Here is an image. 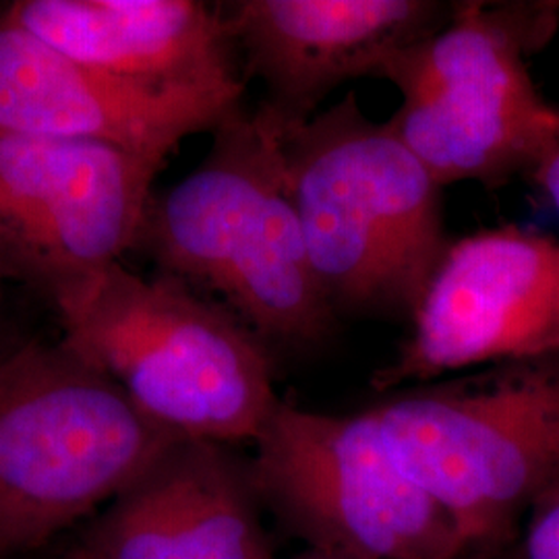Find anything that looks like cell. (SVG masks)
<instances>
[{
  "label": "cell",
  "instance_id": "6da1fadb",
  "mask_svg": "<svg viewBox=\"0 0 559 559\" xmlns=\"http://www.w3.org/2000/svg\"><path fill=\"white\" fill-rule=\"evenodd\" d=\"M212 135L200 166L154 195L135 249L160 274L216 295L270 353L313 350L340 320L309 261L282 127L242 104Z\"/></svg>",
  "mask_w": 559,
  "mask_h": 559
},
{
  "label": "cell",
  "instance_id": "7a4b0ae2",
  "mask_svg": "<svg viewBox=\"0 0 559 559\" xmlns=\"http://www.w3.org/2000/svg\"><path fill=\"white\" fill-rule=\"evenodd\" d=\"M288 191L338 320L411 323L450 237L443 187L355 94L282 129Z\"/></svg>",
  "mask_w": 559,
  "mask_h": 559
},
{
  "label": "cell",
  "instance_id": "3957f363",
  "mask_svg": "<svg viewBox=\"0 0 559 559\" xmlns=\"http://www.w3.org/2000/svg\"><path fill=\"white\" fill-rule=\"evenodd\" d=\"M62 342L177 440L253 443L278 408L272 353L182 280L112 263L55 299Z\"/></svg>",
  "mask_w": 559,
  "mask_h": 559
},
{
  "label": "cell",
  "instance_id": "277c9868",
  "mask_svg": "<svg viewBox=\"0 0 559 559\" xmlns=\"http://www.w3.org/2000/svg\"><path fill=\"white\" fill-rule=\"evenodd\" d=\"M367 411L466 554L559 487V350L406 385Z\"/></svg>",
  "mask_w": 559,
  "mask_h": 559
},
{
  "label": "cell",
  "instance_id": "5b68a950",
  "mask_svg": "<svg viewBox=\"0 0 559 559\" xmlns=\"http://www.w3.org/2000/svg\"><path fill=\"white\" fill-rule=\"evenodd\" d=\"M175 441L62 340L0 360V559L94 519Z\"/></svg>",
  "mask_w": 559,
  "mask_h": 559
},
{
  "label": "cell",
  "instance_id": "8992f818",
  "mask_svg": "<svg viewBox=\"0 0 559 559\" xmlns=\"http://www.w3.org/2000/svg\"><path fill=\"white\" fill-rule=\"evenodd\" d=\"M559 2H452L448 23L380 73L400 92L385 120L445 189H489L528 177L558 104L545 100L528 60L554 40Z\"/></svg>",
  "mask_w": 559,
  "mask_h": 559
},
{
  "label": "cell",
  "instance_id": "52a82bcc",
  "mask_svg": "<svg viewBox=\"0 0 559 559\" xmlns=\"http://www.w3.org/2000/svg\"><path fill=\"white\" fill-rule=\"evenodd\" d=\"M249 473L313 551L340 559H466L454 524L413 479L365 408L328 415L280 400Z\"/></svg>",
  "mask_w": 559,
  "mask_h": 559
},
{
  "label": "cell",
  "instance_id": "ba28073f",
  "mask_svg": "<svg viewBox=\"0 0 559 559\" xmlns=\"http://www.w3.org/2000/svg\"><path fill=\"white\" fill-rule=\"evenodd\" d=\"M164 164L0 129V272L55 300L138 247Z\"/></svg>",
  "mask_w": 559,
  "mask_h": 559
},
{
  "label": "cell",
  "instance_id": "9c48e42d",
  "mask_svg": "<svg viewBox=\"0 0 559 559\" xmlns=\"http://www.w3.org/2000/svg\"><path fill=\"white\" fill-rule=\"evenodd\" d=\"M559 350V239L519 224L450 240L394 357L392 392Z\"/></svg>",
  "mask_w": 559,
  "mask_h": 559
},
{
  "label": "cell",
  "instance_id": "30bf717a",
  "mask_svg": "<svg viewBox=\"0 0 559 559\" xmlns=\"http://www.w3.org/2000/svg\"><path fill=\"white\" fill-rule=\"evenodd\" d=\"M222 13L260 102L282 129L321 112L340 85L380 78L388 60L448 23L438 0H235Z\"/></svg>",
  "mask_w": 559,
  "mask_h": 559
},
{
  "label": "cell",
  "instance_id": "8fae6325",
  "mask_svg": "<svg viewBox=\"0 0 559 559\" xmlns=\"http://www.w3.org/2000/svg\"><path fill=\"white\" fill-rule=\"evenodd\" d=\"M245 90L156 87L83 64L0 13V129L96 141L166 164L182 141L214 133Z\"/></svg>",
  "mask_w": 559,
  "mask_h": 559
},
{
  "label": "cell",
  "instance_id": "7c38bea8",
  "mask_svg": "<svg viewBox=\"0 0 559 559\" xmlns=\"http://www.w3.org/2000/svg\"><path fill=\"white\" fill-rule=\"evenodd\" d=\"M249 460L179 440L83 528L78 559H274Z\"/></svg>",
  "mask_w": 559,
  "mask_h": 559
},
{
  "label": "cell",
  "instance_id": "4fadbf2b",
  "mask_svg": "<svg viewBox=\"0 0 559 559\" xmlns=\"http://www.w3.org/2000/svg\"><path fill=\"white\" fill-rule=\"evenodd\" d=\"M4 20L94 69L156 87L245 90L222 4L17 0Z\"/></svg>",
  "mask_w": 559,
  "mask_h": 559
},
{
  "label": "cell",
  "instance_id": "5bb4252c",
  "mask_svg": "<svg viewBox=\"0 0 559 559\" xmlns=\"http://www.w3.org/2000/svg\"><path fill=\"white\" fill-rule=\"evenodd\" d=\"M524 559H559V487L531 510Z\"/></svg>",
  "mask_w": 559,
  "mask_h": 559
},
{
  "label": "cell",
  "instance_id": "9a60e30c",
  "mask_svg": "<svg viewBox=\"0 0 559 559\" xmlns=\"http://www.w3.org/2000/svg\"><path fill=\"white\" fill-rule=\"evenodd\" d=\"M528 179L539 187L543 195L549 200L554 210L559 214V104L556 127L545 143L539 160L531 170Z\"/></svg>",
  "mask_w": 559,
  "mask_h": 559
},
{
  "label": "cell",
  "instance_id": "2e32d148",
  "mask_svg": "<svg viewBox=\"0 0 559 559\" xmlns=\"http://www.w3.org/2000/svg\"><path fill=\"white\" fill-rule=\"evenodd\" d=\"M299 559H340V558H334V556H328V554H321V551H313V549H311V551H309V554H307V556H302V558H299Z\"/></svg>",
  "mask_w": 559,
  "mask_h": 559
},
{
  "label": "cell",
  "instance_id": "e0dca14e",
  "mask_svg": "<svg viewBox=\"0 0 559 559\" xmlns=\"http://www.w3.org/2000/svg\"><path fill=\"white\" fill-rule=\"evenodd\" d=\"M59 559H78V558H75V556H73V554H71V551H69V554H67V556H64V558H59Z\"/></svg>",
  "mask_w": 559,
  "mask_h": 559
}]
</instances>
